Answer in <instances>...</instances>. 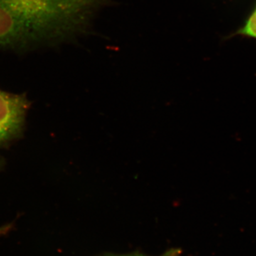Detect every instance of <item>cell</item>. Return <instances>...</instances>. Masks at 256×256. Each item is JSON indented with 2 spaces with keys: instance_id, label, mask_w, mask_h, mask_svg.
Listing matches in <instances>:
<instances>
[{
  "instance_id": "6da1fadb",
  "label": "cell",
  "mask_w": 256,
  "mask_h": 256,
  "mask_svg": "<svg viewBox=\"0 0 256 256\" xmlns=\"http://www.w3.org/2000/svg\"><path fill=\"white\" fill-rule=\"evenodd\" d=\"M112 0H0V47L24 50L75 42L92 34Z\"/></svg>"
},
{
  "instance_id": "7a4b0ae2",
  "label": "cell",
  "mask_w": 256,
  "mask_h": 256,
  "mask_svg": "<svg viewBox=\"0 0 256 256\" xmlns=\"http://www.w3.org/2000/svg\"><path fill=\"white\" fill-rule=\"evenodd\" d=\"M28 106L23 96L0 90V142L16 137L21 131Z\"/></svg>"
},
{
  "instance_id": "3957f363",
  "label": "cell",
  "mask_w": 256,
  "mask_h": 256,
  "mask_svg": "<svg viewBox=\"0 0 256 256\" xmlns=\"http://www.w3.org/2000/svg\"><path fill=\"white\" fill-rule=\"evenodd\" d=\"M183 250L181 248L172 247L166 249L159 255H150L140 250H133L126 252H102L96 256H182Z\"/></svg>"
},
{
  "instance_id": "277c9868",
  "label": "cell",
  "mask_w": 256,
  "mask_h": 256,
  "mask_svg": "<svg viewBox=\"0 0 256 256\" xmlns=\"http://www.w3.org/2000/svg\"><path fill=\"white\" fill-rule=\"evenodd\" d=\"M236 34L256 40V6L246 20L244 26L239 28Z\"/></svg>"
}]
</instances>
